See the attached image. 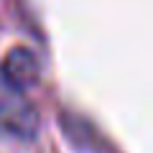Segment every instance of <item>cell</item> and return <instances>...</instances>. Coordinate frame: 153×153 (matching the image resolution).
<instances>
[{
	"label": "cell",
	"mask_w": 153,
	"mask_h": 153,
	"mask_svg": "<svg viewBox=\"0 0 153 153\" xmlns=\"http://www.w3.org/2000/svg\"><path fill=\"white\" fill-rule=\"evenodd\" d=\"M41 76V61L26 46H13L3 59L0 66V79L5 87H10L13 92L26 94Z\"/></svg>",
	"instance_id": "obj_1"
}]
</instances>
